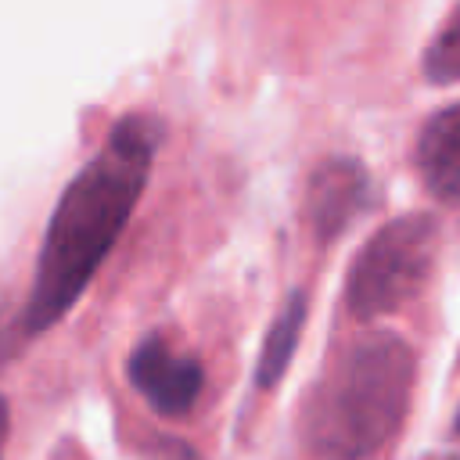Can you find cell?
Instances as JSON below:
<instances>
[{"instance_id":"10","label":"cell","mask_w":460,"mask_h":460,"mask_svg":"<svg viewBox=\"0 0 460 460\" xmlns=\"http://www.w3.org/2000/svg\"><path fill=\"white\" fill-rule=\"evenodd\" d=\"M7 428H11V413H7V399L0 395V456H4V442H7Z\"/></svg>"},{"instance_id":"9","label":"cell","mask_w":460,"mask_h":460,"mask_svg":"<svg viewBox=\"0 0 460 460\" xmlns=\"http://www.w3.org/2000/svg\"><path fill=\"white\" fill-rule=\"evenodd\" d=\"M144 456H147V460H201V456L194 453V446H187V442H180V438H158V442L147 446Z\"/></svg>"},{"instance_id":"2","label":"cell","mask_w":460,"mask_h":460,"mask_svg":"<svg viewBox=\"0 0 460 460\" xmlns=\"http://www.w3.org/2000/svg\"><path fill=\"white\" fill-rule=\"evenodd\" d=\"M413 349L395 334L352 345L316 388L305 438L323 460H367L402 424L413 392Z\"/></svg>"},{"instance_id":"8","label":"cell","mask_w":460,"mask_h":460,"mask_svg":"<svg viewBox=\"0 0 460 460\" xmlns=\"http://www.w3.org/2000/svg\"><path fill=\"white\" fill-rule=\"evenodd\" d=\"M424 75L438 86L460 83V7L453 18L435 32V40L424 50Z\"/></svg>"},{"instance_id":"6","label":"cell","mask_w":460,"mask_h":460,"mask_svg":"<svg viewBox=\"0 0 460 460\" xmlns=\"http://www.w3.org/2000/svg\"><path fill=\"white\" fill-rule=\"evenodd\" d=\"M417 169L438 201L460 205V104L438 111L420 129Z\"/></svg>"},{"instance_id":"3","label":"cell","mask_w":460,"mask_h":460,"mask_svg":"<svg viewBox=\"0 0 460 460\" xmlns=\"http://www.w3.org/2000/svg\"><path fill=\"white\" fill-rule=\"evenodd\" d=\"M438 252V223L431 216H399L370 234L352 259L345 280V302L356 320H377L395 313L428 280Z\"/></svg>"},{"instance_id":"1","label":"cell","mask_w":460,"mask_h":460,"mask_svg":"<svg viewBox=\"0 0 460 460\" xmlns=\"http://www.w3.org/2000/svg\"><path fill=\"white\" fill-rule=\"evenodd\" d=\"M155 144V119L129 115L115 122L108 144L68 180L36 259V277L22 320L25 334L50 331L79 302L144 194Z\"/></svg>"},{"instance_id":"7","label":"cell","mask_w":460,"mask_h":460,"mask_svg":"<svg viewBox=\"0 0 460 460\" xmlns=\"http://www.w3.org/2000/svg\"><path fill=\"white\" fill-rule=\"evenodd\" d=\"M302 323H305V295L302 291H291L288 302L280 305V313L273 316L270 331H266V341H262V352H259V363H255V385L259 388H273L295 349H298V338H302Z\"/></svg>"},{"instance_id":"11","label":"cell","mask_w":460,"mask_h":460,"mask_svg":"<svg viewBox=\"0 0 460 460\" xmlns=\"http://www.w3.org/2000/svg\"><path fill=\"white\" fill-rule=\"evenodd\" d=\"M456 435H460V413H456Z\"/></svg>"},{"instance_id":"5","label":"cell","mask_w":460,"mask_h":460,"mask_svg":"<svg viewBox=\"0 0 460 460\" xmlns=\"http://www.w3.org/2000/svg\"><path fill=\"white\" fill-rule=\"evenodd\" d=\"M370 205V176L356 158H327L309 176L305 219L316 241L341 237L352 219Z\"/></svg>"},{"instance_id":"4","label":"cell","mask_w":460,"mask_h":460,"mask_svg":"<svg viewBox=\"0 0 460 460\" xmlns=\"http://www.w3.org/2000/svg\"><path fill=\"white\" fill-rule=\"evenodd\" d=\"M133 388L147 399V406L162 417H187L205 388V370L194 356L176 352L165 338H144L126 363Z\"/></svg>"}]
</instances>
